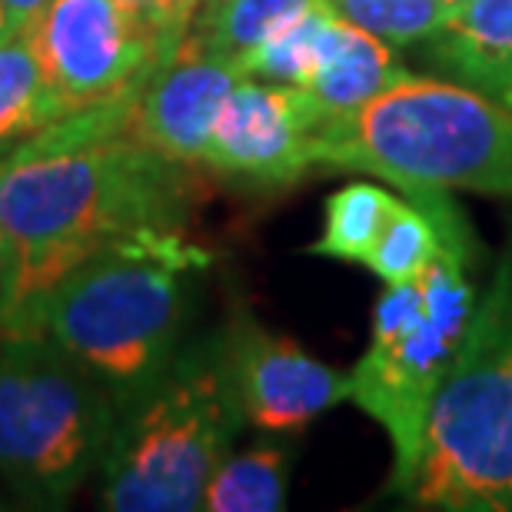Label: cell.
Returning a JSON list of instances; mask_svg holds the SVG:
<instances>
[{"mask_svg":"<svg viewBox=\"0 0 512 512\" xmlns=\"http://www.w3.org/2000/svg\"><path fill=\"white\" fill-rule=\"evenodd\" d=\"M426 47L439 70L493 97L512 70V0H463Z\"/></svg>","mask_w":512,"mask_h":512,"instance_id":"obj_12","label":"cell"},{"mask_svg":"<svg viewBox=\"0 0 512 512\" xmlns=\"http://www.w3.org/2000/svg\"><path fill=\"white\" fill-rule=\"evenodd\" d=\"M67 114L27 30L0 40V153Z\"/></svg>","mask_w":512,"mask_h":512,"instance_id":"obj_14","label":"cell"},{"mask_svg":"<svg viewBox=\"0 0 512 512\" xmlns=\"http://www.w3.org/2000/svg\"><path fill=\"white\" fill-rule=\"evenodd\" d=\"M436 250H439V227L426 203L396 200V207L389 210L370 256H366V266L386 286H396L416 280L436 256Z\"/></svg>","mask_w":512,"mask_h":512,"instance_id":"obj_19","label":"cell"},{"mask_svg":"<svg viewBox=\"0 0 512 512\" xmlns=\"http://www.w3.org/2000/svg\"><path fill=\"white\" fill-rule=\"evenodd\" d=\"M7 276H10V240H7L4 223H0V290H4Z\"/></svg>","mask_w":512,"mask_h":512,"instance_id":"obj_23","label":"cell"},{"mask_svg":"<svg viewBox=\"0 0 512 512\" xmlns=\"http://www.w3.org/2000/svg\"><path fill=\"white\" fill-rule=\"evenodd\" d=\"M243 80L237 64L227 57L203 54L183 40L180 54L167 60L147 80L137 100V133L160 157L173 163H203L213 120L223 100Z\"/></svg>","mask_w":512,"mask_h":512,"instance_id":"obj_11","label":"cell"},{"mask_svg":"<svg viewBox=\"0 0 512 512\" xmlns=\"http://www.w3.org/2000/svg\"><path fill=\"white\" fill-rule=\"evenodd\" d=\"M439 227V250L416 280L396 283L373 310V340L356 363L353 396L393 443V489L416 479L429 406L459 360L479 296L466 276V230L443 190H413Z\"/></svg>","mask_w":512,"mask_h":512,"instance_id":"obj_3","label":"cell"},{"mask_svg":"<svg viewBox=\"0 0 512 512\" xmlns=\"http://www.w3.org/2000/svg\"><path fill=\"white\" fill-rule=\"evenodd\" d=\"M27 34L70 114L143 90L160 70L157 50L117 0H50Z\"/></svg>","mask_w":512,"mask_h":512,"instance_id":"obj_8","label":"cell"},{"mask_svg":"<svg viewBox=\"0 0 512 512\" xmlns=\"http://www.w3.org/2000/svg\"><path fill=\"white\" fill-rule=\"evenodd\" d=\"M7 37H14L7 30V17H4V4H0V40H7Z\"/></svg>","mask_w":512,"mask_h":512,"instance_id":"obj_25","label":"cell"},{"mask_svg":"<svg viewBox=\"0 0 512 512\" xmlns=\"http://www.w3.org/2000/svg\"><path fill=\"white\" fill-rule=\"evenodd\" d=\"M180 4H183V7H187V10H190V14H197V10H200L203 4H207V0H180Z\"/></svg>","mask_w":512,"mask_h":512,"instance_id":"obj_26","label":"cell"},{"mask_svg":"<svg viewBox=\"0 0 512 512\" xmlns=\"http://www.w3.org/2000/svg\"><path fill=\"white\" fill-rule=\"evenodd\" d=\"M323 120L296 84H253L243 77L213 120L203 163L223 177L293 183L316 163Z\"/></svg>","mask_w":512,"mask_h":512,"instance_id":"obj_10","label":"cell"},{"mask_svg":"<svg viewBox=\"0 0 512 512\" xmlns=\"http://www.w3.org/2000/svg\"><path fill=\"white\" fill-rule=\"evenodd\" d=\"M120 416L100 376L44 336H0V479L34 506H64L97 473Z\"/></svg>","mask_w":512,"mask_h":512,"instance_id":"obj_7","label":"cell"},{"mask_svg":"<svg viewBox=\"0 0 512 512\" xmlns=\"http://www.w3.org/2000/svg\"><path fill=\"white\" fill-rule=\"evenodd\" d=\"M316 4L320 0H210L203 4V17L190 34V44L203 54L237 60Z\"/></svg>","mask_w":512,"mask_h":512,"instance_id":"obj_17","label":"cell"},{"mask_svg":"<svg viewBox=\"0 0 512 512\" xmlns=\"http://www.w3.org/2000/svg\"><path fill=\"white\" fill-rule=\"evenodd\" d=\"M290 456L280 446H260L227 456L203 489L207 512H280L286 509Z\"/></svg>","mask_w":512,"mask_h":512,"instance_id":"obj_16","label":"cell"},{"mask_svg":"<svg viewBox=\"0 0 512 512\" xmlns=\"http://www.w3.org/2000/svg\"><path fill=\"white\" fill-rule=\"evenodd\" d=\"M243 426L213 346L173 356L147 389L120 403L100 463L110 512H193Z\"/></svg>","mask_w":512,"mask_h":512,"instance_id":"obj_6","label":"cell"},{"mask_svg":"<svg viewBox=\"0 0 512 512\" xmlns=\"http://www.w3.org/2000/svg\"><path fill=\"white\" fill-rule=\"evenodd\" d=\"M439 4H443V7H449V10H453L456 4H463V0H439Z\"/></svg>","mask_w":512,"mask_h":512,"instance_id":"obj_27","label":"cell"},{"mask_svg":"<svg viewBox=\"0 0 512 512\" xmlns=\"http://www.w3.org/2000/svg\"><path fill=\"white\" fill-rule=\"evenodd\" d=\"M207 263L177 230L130 233L77 263L0 336H44L127 403L173 363L187 283Z\"/></svg>","mask_w":512,"mask_h":512,"instance_id":"obj_2","label":"cell"},{"mask_svg":"<svg viewBox=\"0 0 512 512\" xmlns=\"http://www.w3.org/2000/svg\"><path fill=\"white\" fill-rule=\"evenodd\" d=\"M213 353L240 419L263 433H300L353 396V376L320 363L247 313L233 316Z\"/></svg>","mask_w":512,"mask_h":512,"instance_id":"obj_9","label":"cell"},{"mask_svg":"<svg viewBox=\"0 0 512 512\" xmlns=\"http://www.w3.org/2000/svg\"><path fill=\"white\" fill-rule=\"evenodd\" d=\"M493 97H496L499 104H503V107L509 110V114H512V70L506 74V80H503V84H499V90H496Z\"/></svg>","mask_w":512,"mask_h":512,"instance_id":"obj_24","label":"cell"},{"mask_svg":"<svg viewBox=\"0 0 512 512\" xmlns=\"http://www.w3.org/2000/svg\"><path fill=\"white\" fill-rule=\"evenodd\" d=\"M406 70L389 54L386 40L366 34L363 27L350 20H336L330 47L323 54V64L306 80L303 90L313 100L323 127L333 124L353 110H360L366 100L383 94L389 84H396ZM320 127V130H323Z\"/></svg>","mask_w":512,"mask_h":512,"instance_id":"obj_13","label":"cell"},{"mask_svg":"<svg viewBox=\"0 0 512 512\" xmlns=\"http://www.w3.org/2000/svg\"><path fill=\"white\" fill-rule=\"evenodd\" d=\"M393 207L396 197H389L376 183H346L343 190H336L326 200L323 237L310 243L306 253L330 256V260L343 263H366Z\"/></svg>","mask_w":512,"mask_h":512,"instance_id":"obj_18","label":"cell"},{"mask_svg":"<svg viewBox=\"0 0 512 512\" xmlns=\"http://www.w3.org/2000/svg\"><path fill=\"white\" fill-rule=\"evenodd\" d=\"M207 4H210V0H207Z\"/></svg>","mask_w":512,"mask_h":512,"instance_id":"obj_28","label":"cell"},{"mask_svg":"<svg viewBox=\"0 0 512 512\" xmlns=\"http://www.w3.org/2000/svg\"><path fill=\"white\" fill-rule=\"evenodd\" d=\"M416 506L449 512L512 509V260L479 296L456 366L429 406L409 486Z\"/></svg>","mask_w":512,"mask_h":512,"instance_id":"obj_5","label":"cell"},{"mask_svg":"<svg viewBox=\"0 0 512 512\" xmlns=\"http://www.w3.org/2000/svg\"><path fill=\"white\" fill-rule=\"evenodd\" d=\"M330 7L393 47L429 40L449 17V7L439 0H330Z\"/></svg>","mask_w":512,"mask_h":512,"instance_id":"obj_20","label":"cell"},{"mask_svg":"<svg viewBox=\"0 0 512 512\" xmlns=\"http://www.w3.org/2000/svg\"><path fill=\"white\" fill-rule=\"evenodd\" d=\"M316 163L370 173L403 190L512 197V114L466 84L403 74L316 133Z\"/></svg>","mask_w":512,"mask_h":512,"instance_id":"obj_4","label":"cell"},{"mask_svg":"<svg viewBox=\"0 0 512 512\" xmlns=\"http://www.w3.org/2000/svg\"><path fill=\"white\" fill-rule=\"evenodd\" d=\"M137 100L140 90L80 107L0 153V223L10 240L0 333L107 243L180 220L183 163L140 140Z\"/></svg>","mask_w":512,"mask_h":512,"instance_id":"obj_1","label":"cell"},{"mask_svg":"<svg viewBox=\"0 0 512 512\" xmlns=\"http://www.w3.org/2000/svg\"><path fill=\"white\" fill-rule=\"evenodd\" d=\"M4 4V17H7V30L10 34H20V30H27L34 20L40 17V10H44L50 0H0Z\"/></svg>","mask_w":512,"mask_h":512,"instance_id":"obj_22","label":"cell"},{"mask_svg":"<svg viewBox=\"0 0 512 512\" xmlns=\"http://www.w3.org/2000/svg\"><path fill=\"white\" fill-rule=\"evenodd\" d=\"M336 20H340V14L330 7V0H320L306 14L293 17L280 30H273L263 44L240 54L233 64H237L243 77H263L270 84L303 87L316 74V67L323 64Z\"/></svg>","mask_w":512,"mask_h":512,"instance_id":"obj_15","label":"cell"},{"mask_svg":"<svg viewBox=\"0 0 512 512\" xmlns=\"http://www.w3.org/2000/svg\"><path fill=\"white\" fill-rule=\"evenodd\" d=\"M117 4L130 17V24L150 40V47L157 50L160 67L180 54L193 24V14L180 0H117Z\"/></svg>","mask_w":512,"mask_h":512,"instance_id":"obj_21","label":"cell"}]
</instances>
